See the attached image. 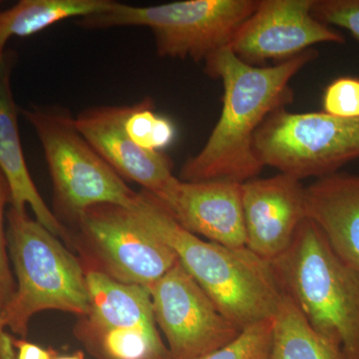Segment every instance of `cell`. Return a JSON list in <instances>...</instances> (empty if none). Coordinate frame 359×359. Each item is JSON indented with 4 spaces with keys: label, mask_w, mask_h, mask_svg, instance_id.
Instances as JSON below:
<instances>
[{
    "label": "cell",
    "mask_w": 359,
    "mask_h": 359,
    "mask_svg": "<svg viewBox=\"0 0 359 359\" xmlns=\"http://www.w3.org/2000/svg\"><path fill=\"white\" fill-rule=\"evenodd\" d=\"M52 359H85V356L81 351H77V353L71 354V355L54 356Z\"/></svg>",
    "instance_id": "4316f807"
},
{
    "label": "cell",
    "mask_w": 359,
    "mask_h": 359,
    "mask_svg": "<svg viewBox=\"0 0 359 359\" xmlns=\"http://www.w3.org/2000/svg\"><path fill=\"white\" fill-rule=\"evenodd\" d=\"M115 4L112 0H21L0 11V58L13 37L32 36L68 18L106 13Z\"/></svg>",
    "instance_id": "e0dca14e"
},
{
    "label": "cell",
    "mask_w": 359,
    "mask_h": 359,
    "mask_svg": "<svg viewBox=\"0 0 359 359\" xmlns=\"http://www.w3.org/2000/svg\"><path fill=\"white\" fill-rule=\"evenodd\" d=\"M318 55L309 49L285 62L257 67L241 60L230 47L212 54L205 72L223 82V107L204 147L186 161L179 179L244 184L256 178L264 168L254 150L257 130L271 113L294 101L290 81Z\"/></svg>",
    "instance_id": "6da1fadb"
},
{
    "label": "cell",
    "mask_w": 359,
    "mask_h": 359,
    "mask_svg": "<svg viewBox=\"0 0 359 359\" xmlns=\"http://www.w3.org/2000/svg\"><path fill=\"white\" fill-rule=\"evenodd\" d=\"M9 254L15 273V292L2 311L7 328L25 337L35 314L61 311L89 313L86 271L79 259L27 211L11 207L6 215Z\"/></svg>",
    "instance_id": "277c9868"
},
{
    "label": "cell",
    "mask_w": 359,
    "mask_h": 359,
    "mask_svg": "<svg viewBox=\"0 0 359 359\" xmlns=\"http://www.w3.org/2000/svg\"><path fill=\"white\" fill-rule=\"evenodd\" d=\"M86 285L89 313L77 332L82 340L115 328L158 330L148 287L119 282L98 269H86Z\"/></svg>",
    "instance_id": "2e32d148"
},
{
    "label": "cell",
    "mask_w": 359,
    "mask_h": 359,
    "mask_svg": "<svg viewBox=\"0 0 359 359\" xmlns=\"http://www.w3.org/2000/svg\"><path fill=\"white\" fill-rule=\"evenodd\" d=\"M323 112L346 119H359V78H337L325 90Z\"/></svg>",
    "instance_id": "7402d4cb"
},
{
    "label": "cell",
    "mask_w": 359,
    "mask_h": 359,
    "mask_svg": "<svg viewBox=\"0 0 359 359\" xmlns=\"http://www.w3.org/2000/svg\"><path fill=\"white\" fill-rule=\"evenodd\" d=\"M311 13L330 27L344 28L359 42V0H313Z\"/></svg>",
    "instance_id": "603a6c76"
},
{
    "label": "cell",
    "mask_w": 359,
    "mask_h": 359,
    "mask_svg": "<svg viewBox=\"0 0 359 359\" xmlns=\"http://www.w3.org/2000/svg\"><path fill=\"white\" fill-rule=\"evenodd\" d=\"M125 130L139 147L154 152L168 147L176 135L173 123L155 112L154 103L150 98L132 106L125 121Z\"/></svg>",
    "instance_id": "ffe728a7"
},
{
    "label": "cell",
    "mask_w": 359,
    "mask_h": 359,
    "mask_svg": "<svg viewBox=\"0 0 359 359\" xmlns=\"http://www.w3.org/2000/svg\"><path fill=\"white\" fill-rule=\"evenodd\" d=\"M39 137L53 184V214L78 224L85 212L110 204L132 210L139 193L92 147L65 108L36 106L21 111Z\"/></svg>",
    "instance_id": "5b68a950"
},
{
    "label": "cell",
    "mask_w": 359,
    "mask_h": 359,
    "mask_svg": "<svg viewBox=\"0 0 359 359\" xmlns=\"http://www.w3.org/2000/svg\"><path fill=\"white\" fill-rule=\"evenodd\" d=\"M6 323L0 311V359H16L13 339L6 332Z\"/></svg>",
    "instance_id": "484cf974"
},
{
    "label": "cell",
    "mask_w": 359,
    "mask_h": 359,
    "mask_svg": "<svg viewBox=\"0 0 359 359\" xmlns=\"http://www.w3.org/2000/svg\"><path fill=\"white\" fill-rule=\"evenodd\" d=\"M271 264L311 327L339 346L344 359H359L358 269L335 254L309 219Z\"/></svg>",
    "instance_id": "3957f363"
},
{
    "label": "cell",
    "mask_w": 359,
    "mask_h": 359,
    "mask_svg": "<svg viewBox=\"0 0 359 359\" xmlns=\"http://www.w3.org/2000/svg\"><path fill=\"white\" fill-rule=\"evenodd\" d=\"M164 207L180 226L198 237L226 247H245L242 184L181 181Z\"/></svg>",
    "instance_id": "4fadbf2b"
},
{
    "label": "cell",
    "mask_w": 359,
    "mask_h": 359,
    "mask_svg": "<svg viewBox=\"0 0 359 359\" xmlns=\"http://www.w3.org/2000/svg\"><path fill=\"white\" fill-rule=\"evenodd\" d=\"M313 0H257L252 15L238 28L231 50L247 65L285 62L320 43L344 44L342 33L316 20Z\"/></svg>",
    "instance_id": "30bf717a"
},
{
    "label": "cell",
    "mask_w": 359,
    "mask_h": 359,
    "mask_svg": "<svg viewBox=\"0 0 359 359\" xmlns=\"http://www.w3.org/2000/svg\"><path fill=\"white\" fill-rule=\"evenodd\" d=\"M16 359H52L54 353L25 339H13Z\"/></svg>",
    "instance_id": "d4e9b609"
},
{
    "label": "cell",
    "mask_w": 359,
    "mask_h": 359,
    "mask_svg": "<svg viewBox=\"0 0 359 359\" xmlns=\"http://www.w3.org/2000/svg\"><path fill=\"white\" fill-rule=\"evenodd\" d=\"M77 226L98 261L99 268L94 269L119 282L149 289L178 262L169 245L120 205H94Z\"/></svg>",
    "instance_id": "ba28073f"
},
{
    "label": "cell",
    "mask_w": 359,
    "mask_h": 359,
    "mask_svg": "<svg viewBox=\"0 0 359 359\" xmlns=\"http://www.w3.org/2000/svg\"><path fill=\"white\" fill-rule=\"evenodd\" d=\"M15 52L6 51L0 58V170L8 183L11 207L25 211L29 205L35 219L57 238L69 241V231L42 199L29 173L18 130V107L11 89Z\"/></svg>",
    "instance_id": "5bb4252c"
},
{
    "label": "cell",
    "mask_w": 359,
    "mask_h": 359,
    "mask_svg": "<svg viewBox=\"0 0 359 359\" xmlns=\"http://www.w3.org/2000/svg\"><path fill=\"white\" fill-rule=\"evenodd\" d=\"M254 150L264 167L280 174L299 181L323 178L359 159V119L280 108L257 130Z\"/></svg>",
    "instance_id": "52a82bcc"
},
{
    "label": "cell",
    "mask_w": 359,
    "mask_h": 359,
    "mask_svg": "<svg viewBox=\"0 0 359 359\" xmlns=\"http://www.w3.org/2000/svg\"><path fill=\"white\" fill-rule=\"evenodd\" d=\"M131 109L132 106H95L78 114L75 124L116 173L139 184L167 205L181 180L174 176L169 157L139 147L130 138L125 121Z\"/></svg>",
    "instance_id": "8fae6325"
},
{
    "label": "cell",
    "mask_w": 359,
    "mask_h": 359,
    "mask_svg": "<svg viewBox=\"0 0 359 359\" xmlns=\"http://www.w3.org/2000/svg\"><path fill=\"white\" fill-rule=\"evenodd\" d=\"M149 290L172 359L202 358L241 334L179 261Z\"/></svg>",
    "instance_id": "9c48e42d"
},
{
    "label": "cell",
    "mask_w": 359,
    "mask_h": 359,
    "mask_svg": "<svg viewBox=\"0 0 359 359\" xmlns=\"http://www.w3.org/2000/svg\"><path fill=\"white\" fill-rule=\"evenodd\" d=\"M245 247L269 262L289 249L306 221V187L285 174L242 184Z\"/></svg>",
    "instance_id": "7c38bea8"
},
{
    "label": "cell",
    "mask_w": 359,
    "mask_h": 359,
    "mask_svg": "<svg viewBox=\"0 0 359 359\" xmlns=\"http://www.w3.org/2000/svg\"><path fill=\"white\" fill-rule=\"evenodd\" d=\"M11 194L6 178L0 170V311L4 308L13 299L15 292L16 283L14 278L11 264H9L8 241L6 231V208L11 204Z\"/></svg>",
    "instance_id": "cb8c5ba5"
},
{
    "label": "cell",
    "mask_w": 359,
    "mask_h": 359,
    "mask_svg": "<svg viewBox=\"0 0 359 359\" xmlns=\"http://www.w3.org/2000/svg\"><path fill=\"white\" fill-rule=\"evenodd\" d=\"M269 359H344L341 349L318 334L285 294L273 318Z\"/></svg>",
    "instance_id": "ac0fdd59"
},
{
    "label": "cell",
    "mask_w": 359,
    "mask_h": 359,
    "mask_svg": "<svg viewBox=\"0 0 359 359\" xmlns=\"http://www.w3.org/2000/svg\"><path fill=\"white\" fill-rule=\"evenodd\" d=\"M83 341L104 359H172L159 330L115 328Z\"/></svg>",
    "instance_id": "d6986e66"
},
{
    "label": "cell",
    "mask_w": 359,
    "mask_h": 359,
    "mask_svg": "<svg viewBox=\"0 0 359 359\" xmlns=\"http://www.w3.org/2000/svg\"><path fill=\"white\" fill-rule=\"evenodd\" d=\"M273 318L241 332L237 339L198 359H269Z\"/></svg>",
    "instance_id": "44dd1931"
},
{
    "label": "cell",
    "mask_w": 359,
    "mask_h": 359,
    "mask_svg": "<svg viewBox=\"0 0 359 359\" xmlns=\"http://www.w3.org/2000/svg\"><path fill=\"white\" fill-rule=\"evenodd\" d=\"M131 211L174 250L187 273L241 332L275 318L285 290L271 262L247 247H226L194 235L145 190Z\"/></svg>",
    "instance_id": "7a4b0ae2"
},
{
    "label": "cell",
    "mask_w": 359,
    "mask_h": 359,
    "mask_svg": "<svg viewBox=\"0 0 359 359\" xmlns=\"http://www.w3.org/2000/svg\"><path fill=\"white\" fill-rule=\"evenodd\" d=\"M257 4V0H185L139 7L116 2L106 13L79 18L78 25L85 29L145 26L154 34L161 57L205 62L230 46Z\"/></svg>",
    "instance_id": "8992f818"
},
{
    "label": "cell",
    "mask_w": 359,
    "mask_h": 359,
    "mask_svg": "<svg viewBox=\"0 0 359 359\" xmlns=\"http://www.w3.org/2000/svg\"><path fill=\"white\" fill-rule=\"evenodd\" d=\"M306 212L335 254L359 271V175L337 172L306 187Z\"/></svg>",
    "instance_id": "9a60e30c"
}]
</instances>
